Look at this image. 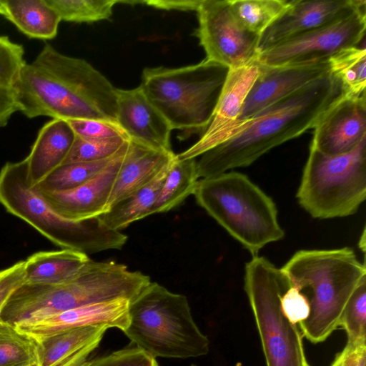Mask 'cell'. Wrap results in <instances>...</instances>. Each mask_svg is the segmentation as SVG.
<instances>
[{
    "label": "cell",
    "instance_id": "6da1fadb",
    "mask_svg": "<svg viewBox=\"0 0 366 366\" xmlns=\"http://www.w3.org/2000/svg\"><path fill=\"white\" fill-rule=\"evenodd\" d=\"M14 92L27 118L100 119L117 123V88L83 59L46 43L22 69Z\"/></svg>",
    "mask_w": 366,
    "mask_h": 366
},
{
    "label": "cell",
    "instance_id": "7a4b0ae2",
    "mask_svg": "<svg viewBox=\"0 0 366 366\" xmlns=\"http://www.w3.org/2000/svg\"><path fill=\"white\" fill-rule=\"evenodd\" d=\"M346 92L332 72L275 102L243 124L227 140L197 160L204 179L248 167L272 149L313 129L320 117Z\"/></svg>",
    "mask_w": 366,
    "mask_h": 366
},
{
    "label": "cell",
    "instance_id": "3957f363",
    "mask_svg": "<svg viewBox=\"0 0 366 366\" xmlns=\"http://www.w3.org/2000/svg\"><path fill=\"white\" fill-rule=\"evenodd\" d=\"M280 270L289 286L310 291V313L298 325L313 344L324 342L339 327L350 298L366 280L365 262L349 247L298 250Z\"/></svg>",
    "mask_w": 366,
    "mask_h": 366
},
{
    "label": "cell",
    "instance_id": "277c9868",
    "mask_svg": "<svg viewBox=\"0 0 366 366\" xmlns=\"http://www.w3.org/2000/svg\"><path fill=\"white\" fill-rule=\"evenodd\" d=\"M151 282L141 272L113 261L90 259L72 280L59 285L24 283L10 296L0 319L13 326L84 305L126 299L130 302Z\"/></svg>",
    "mask_w": 366,
    "mask_h": 366
},
{
    "label": "cell",
    "instance_id": "5b68a950",
    "mask_svg": "<svg viewBox=\"0 0 366 366\" xmlns=\"http://www.w3.org/2000/svg\"><path fill=\"white\" fill-rule=\"evenodd\" d=\"M193 195L197 203L252 256L285 236L273 199L241 172L231 170L200 179Z\"/></svg>",
    "mask_w": 366,
    "mask_h": 366
},
{
    "label": "cell",
    "instance_id": "8992f818",
    "mask_svg": "<svg viewBox=\"0 0 366 366\" xmlns=\"http://www.w3.org/2000/svg\"><path fill=\"white\" fill-rule=\"evenodd\" d=\"M0 204L12 215L62 249L87 255L120 249L128 237L106 227L99 217L72 221L57 214L36 187L26 180V162H6L0 170Z\"/></svg>",
    "mask_w": 366,
    "mask_h": 366
},
{
    "label": "cell",
    "instance_id": "52a82bcc",
    "mask_svg": "<svg viewBox=\"0 0 366 366\" xmlns=\"http://www.w3.org/2000/svg\"><path fill=\"white\" fill-rule=\"evenodd\" d=\"M124 333L153 357L187 359L207 355L209 340L195 323L186 296L150 282L129 302Z\"/></svg>",
    "mask_w": 366,
    "mask_h": 366
},
{
    "label": "cell",
    "instance_id": "ba28073f",
    "mask_svg": "<svg viewBox=\"0 0 366 366\" xmlns=\"http://www.w3.org/2000/svg\"><path fill=\"white\" fill-rule=\"evenodd\" d=\"M229 69L207 59L189 66L147 67L141 87L172 129L206 130Z\"/></svg>",
    "mask_w": 366,
    "mask_h": 366
},
{
    "label": "cell",
    "instance_id": "9c48e42d",
    "mask_svg": "<svg viewBox=\"0 0 366 366\" xmlns=\"http://www.w3.org/2000/svg\"><path fill=\"white\" fill-rule=\"evenodd\" d=\"M296 197L315 219L355 214L366 198V138L351 152L339 155L310 147Z\"/></svg>",
    "mask_w": 366,
    "mask_h": 366
},
{
    "label": "cell",
    "instance_id": "30bf717a",
    "mask_svg": "<svg viewBox=\"0 0 366 366\" xmlns=\"http://www.w3.org/2000/svg\"><path fill=\"white\" fill-rule=\"evenodd\" d=\"M289 287L280 269L256 255L244 267V290L253 313L267 366H310L302 335L282 314L280 297Z\"/></svg>",
    "mask_w": 366,
    "mask_h": 366
},
{
    "label": "cell",
    "instance_id": "8fae6325",
    "mask_svg": "<svg viewBox=\"0 0 366 366\" xmlns=\"http://www.w3.org/2000/svg\"><path fill=\"white\" fill-rule=\"evenodd\" d=\"M366 29V6L334 22L275 45L259 54L260 64L279 66L329 59L338 51L360 46Z\"/></svg>",
    "mask_w": 366,
    "mask_h": 366
},
{
    "label": "cell",
    "instance_id": "7c38bea8",
    "mask_svg": "<svg viewBox=\"0 0 366 366\" xmlns=\"http://www.w3.org/2000/svg\"><path fill=\"white\" fill-rule=\"evenodd\" d=\"M195 11V36L207 59L234 69L257 59L259 36L239 23L229 0H201Z\"/></svg>",
    "mask_w": 366,
    "mask_h": 366
},
{
    "label": "cell",
    "instance_id": "4fadbf2b",
    "mask_svg": "<svg viewBox=\"0 0 366 366\" xmlns=\"http://www.w3.org/2000/svg\"><path fill=\"white\" fill-rule=\"evenodd\" d=\"M260 71L258 59L229 69L209 124L197 142L176 154L178 159H197L233 136L244 102Z\"/></svg>",
    "mask_w": 366,
    "mask_h": 366
},
{
    "label": "cell",
    "instance_id": "5bb4252c",
    "mask_svg": "<svg viewBox=\"0 0 366 366\" xmlns=\"http://www.w3.org/2000/svg\"><path fill=\"white\" fill-rule=\"evenodd\" d=\"M330 72L329 59L279 66L261 64L260 73L244 102L233 136L257 113Z\"/></svg>",
    "mask_w": 366,
    "mask_h": 366
},
{
    "label": "cell",
    "instance_id": "9a60e30c",
    "mask_svg": "<svg viewBox=\"0 0 366 366\" xmlns=\"http://www.w3.org/2000/svg\"><path fill=\"white\" fill-rule=\"evenodd\" d=\"M310 147L327 155L353 150L366 138L365 93L345 94L320 117L313 127Z\"/></svg>",
    "mask_w": 366,
    "mask_h": 366
},
{
    "label": "cell",
    "instance_id": "2e32d148",
    "mask_svg": "<svg viewBox=\"0 0 366 366\" xmlns=\"http://www.w3.org/2000/svg\"><path fill=\"white\" fill-rule=\"evenodd\" d=\"M365 6L363 0H292L288 9L260 36L259 54L344 18Z\"/></svg>",
    "mask_w": 366,
    "mask_h": 366
},
{
    "label": "cell",
    "instance_id": "e0dca14e",
    "mask_svg": "<svg viewBox=\"0 0 366 366\" xmlns=\"http://www.w3.org/2000/svg\"><path fill=\"white\" fill-rule=\"evenodd\" d=\"M127 142L109 164L81 185L59 192H41L54 210L72 221L98 217L109 210L108 202L117 176L127 151Z\"/></svg>",
    "mask_w": 366,
    "mask_h": 366
},
{
    "label": "cell",
    "instance_id": "ac0fdd59",
    "mask_svg": "<svg viewBox=\"0 0 366 366\" xmlns=\"http://www.w3.org/2000/svg\"><path fill=\"white\" fill-rule=\"evenodd\" d=\"M117 122L129 141L152 149L172 152V129L139 86L131 89H117Z\"/></svg>",
    "mask_w": 366,
    "mask_h": 366
},
{
    "label": "cell",
    "instance_id": "d6986e66",
    "mask_svg": "<svg viewBox=\"0 0 366 366\" xmlns=\"http://www.w3.org/2000/svg\"><path fill=\"white\" fill-rule=\"evenodd\" d=\"M130 301L117 299L84 305L45 317L23 322L15 327L35 340L86 326L104 325L124 332L129 323Z\"/></svg>",
    "mask_w": 366,
    "mask_h": 366
},
{
    "label": "cell",
    "instance_id": "ffe728a7",
    "mask_svg": "<svg viewBox=\"0 0 366 366\" xmlns=\"http://www.w3.org/2000/svg\"><path fill=\"white\" fill-rule=\"evenodd\" d=\"M76 135L66 120L52 119L40 129L26 162V180L36 187L64 162Z\"/></svg>",
    "mask_w": 366,
    "mask_h": 366
},
{
    "label": "cell",
    "instance_id": "44dd1931",
    "mask_svg": "<svg viewBox=\"0 0 366 366\" xmlns=\"http://www.w3.org/2000/svg\"><path fill=\"white\" fill-rule=\"evenodd\" d=\"M173 152L152 149L129 141L108 202L115 204L150 183L175 157Z\"/></svg>",
    "mask_w": 366,
    "mask_h": 366
},
{
    "label": "cell",
    "instance_id": "7402d4cb",
    "mask_svg": "<svg viewBox=\"0 0 366 366\" xmlns=\"http://www.w3.org/2000/svg\"><path fill=\"white\" fill-rule=\"evenodd\" d=\"M109 329L104 325L76 327L36 340L39 366H79L87 360Z\"/></svg>",
    "mask_w": 366,
    "mask_h": 366
},
{
    "label": "cell",
    "instance_id": "603a6c76",
    "mask_svg": "<svg viewBox=\"0 0 366 366\" xmlns=\"http://www.w3.org/2000/svg\"><path fill=\"white\" fill-rule=\"evenodd\" d=\"M89 260L86 254L69 249L36 252L24 260V283H65L76 277Z\"/></svg>",
    "mask_w": 366,
    "mask_h": 366
},
{
    "label": "cell",
    "instance_id": "cb8c5ba5",
    "mask_svg": "<svg viewBox=\"0 0 366 366\" xmlns=\"http://www.w3.org/2000/svg\"><path fill=\"white\" fill-rule=\"evenodd\" d=\"M5 18L25 36L52 39L57 35L61 19L46 0H3Z\"/></svg>",
    "mask_w": 366,
    "mask_h": 366
},
{
    "label": "cell",
    "instance_id": "d4e9b609",
    "mask_svg": "<svg viewBox=\"0 0 366 366\" xmlns=\"http://www.w3.org/2000/svg\"><path fill=\"white\" fill-rule=\"evenodd\" d=\"M170 164L150 183L119 201L107 212L98 217L102 223L109 229L121 231L132 223L151 215Z\"/></svg>",
    "mask_w": 366,
    "mask_h": 366
},
{
    "label": "cell",
    "instance_id": "484cf974",
    "mask_svg": "<svg viewBox=\"0 0 366 366\" xmlns=\"http://www.w3.org/2000/svg\"><path fill=\"white\" fill-rule=\"evenodd\" d=\"M199 179L197 159H179L175 155L152 207V214L167 212L193 194Z\"/></svg>",
    "mask_w": 366,
    "mask_h": 366
},
{
    "label": "cell",
    "instance_id": "4316f807",
    "mask_svg": "<svg viewBox=\"0 0 366 366\" xmlns=\"http://www.w3.org/2000/svg\"><path fill=\"white\" fill-rule=\"evenodd\" d=\"M239 23L249 32L259 36L290 7L287 0H229Z\"/></svg>",
    "mask_w": 366,
    "mask_h": 366
},
{
    "label": "cell",
    "instance_id": "83f0119b",
    "mask_svg": "<svg viewBox=\"0 0 366 366\" xmlns=\"http://www.w3.org/2000/svg\"><path fill=\"white\" fill-rule=\"evenodd\" d=\"M0 366H39L37 341L1 319Z\"/></svg>",
    "mask_w": 366,
    "mask_h": 366
},
{
    "label": "cell",
    "instance_id": "f1b7e54d",
    "mask_svg": "<svg viewBox=\"0 0 366 366\" xmlns=\"http://www.w3.org/2000/svg\"><path fill=\"white\" fill-rule=\"evenodd\" d=\"M331 72L342 83L347 94L365 93L366 50L365 46L342 49L329 59Z\"/></svg>",
    "mask_w": 366,
    "mask_h": 366
},
{
    "label": "cell",
    "instance_id": "f546056e",
    "mask_svg": "<svg viewBox=\"0 0 366 366\" xmlns=\"http://www.w3.org/2000/svg\"><path fill=\"white\" fill-rule=\"evenodd\" d=\"M114 156L99 161L62 164L36 187L42 192H59L74 189L99 174Z\"/></svg>",
    "mask_w": 366,
    "mask_h": 366
},
{
    "label": "cell",
    "instance_id": "4dcf8cb0",
    "mask_svg": "<svg viewBox=\"0 0 366 366\" xmlns=\"http://www.w3.org/2000/svg\"><path fill=\"white\" fill-rule=\"evenodd\" d=\"M61 21L92 23L109 19L119 0H46Z\"/></svg>",
    "mask_w": 366,
    "mask_h": 366
},
{
    "label": "cell",
    "instance_id": "1f68e13d",
    "mask_svg": "<svg viewBox=\"0 0 366 366\" xmlns=\"http://www.w3.org/2000/svg\"><path fill=\"white\" fill-rule=\"evenodd\" d=\"M339 326L345 330L347 342L366 343V280L357 287L350 298Z\"/></svg>",
    "mask_w": 366,
    "mask_h": 366
},
{
    "label": "cell",
    "instance_id": "d6a6232c",
    "mask_svg": "<svg viewBox=\"0 0 366 366\" xmlns=\"http://www.w3.org/2000/svg\"><path fill=\"white\" fill-rule=\"evenodd\" d=\"M129 140L123 138L86 139L75 137L63 164L104 160L114 156Z\"/></svg>",
    "mask_w": 366,
    "mask_h": 366
},
{
    "label": "cell",
    "instance_id": "836d02e7",
    "mask_svg": "<svg viewBox=\"0 0 366 366\" xmlns=\"http://www.w3.org/2000/svg\"><path fill=\"white\" fill-rule=\"evenodd\" d=\"M26 64L24 46L0 36V87L14 91Z\"/></svg>",
    "mask_w": 366,
    "mask_h": 366
},
{
    "label": "cell",
    "instance_id": "e575fe53",
    "mask_svg": "<svg viewBox=\"0 0 366 366\" xmlns=\"http://www.w3.org/2000/svg\"><path fill=\"white\" fill-rule=\"evenodd\" d=\"M79 366H159L156 358L136 347L124 348L107 355L86 360Z\"/></svg>",
    "mask_w": 366,
    "mask_h": 366
},
{
    "label": "cell",
    "instance_id": "d590c367",
    "mask_svg": "<svg viewBox=\"0 0 366 366\" xmlns=\"http://www.w3.org/2000/svg\"><path fill=\"white\" fill-rule=\"evenodd\" d=\"M75 135L86 139H109L128 137L117 123L100 119L68 120Z\"/></svg>",
    "mask_w": 366,
    "mask_h": 366
},
{
    "label": "cell",
    "instance_id": "8d00e7d4",
    "mask_svg": "<svg viewBox=\"0 0 366 366\" xmlns=\"http://www.w3.org/2000/svg\"><path fill=\"white\" fill-rule=\"evenodd\" d=\"M280 307L287 320L296 325L306 320L310 313L308 296L295 286H289L282 295Z\"/></svg>",
    "mask_w": 366,
    "mask_h": 366
},
{
    "label": "cell",
    "instance_id": "74e56055",
    "mask_svg": "<svg viewBox=\"0 0 366 366\" xmlns=\"http://www.w3.org/2000/svg\"><path fill=\"white\" fill-rule=\"evenodd\" d=\"M24 282V260L0 270V313L10 296Z\"/></svg>",
    "mask_w": 366,
    "mask_h": 366
},
{
    "label": "cell",
    "instance_id": "f35d334b",
    "mask_svg": "<svg viewBox=\"0 0 366 366\" xmlns=\"http://www.w3.org/2000/svg\"><path fill=\"white\" fill-rule=\"evenodd\" d=\"M201 0H149L140 1V4H147L153 8L164 10H177L182 11H196Z\"/></svg>",
    "mask_w": 366,
    "mask_h": 366
},
{
    "label": "cell",
    "instance_id": "ab89813d",
    "mask_svg": "<svg viewBox=\"0 0 366 366\" xmlns=\"http://www.w3.org/2000/svg\"><path fill=\"white\" fill-rule=\"evenodd\" d=\"M18 109L14 91L0 87V127H6Z\"/></svg>",
    "mask_w": 366,
    "mask_h": 366
},
{
    "label": "cell",
    "instance_id": "60d3db41",
    "mask_svg": "<svg viewBox=\"0 0 366 366\" xmlns=\"http://www.w3.org/2000/svg\"><path fill=\"white\" fill-rule=\"evenodd\" d=\"M366 343L355 345L347 342L345 347L338 352L330 366H356L358 353Z\"/></svg>",
    "mask_w": 366,
    "mask_h": 366
},
{
    "label": "cell",
    "instance_id": "b9f144b4",
    "mask_svg": "<svg viewBox=\"0 0 366 366\" xmlns=\"http://www.w3.org/2000/svg\"><path fill=\"white\" fill-rule=\"evenodd\" d=\"M356 366H366V346H363L357 356Z\"/></svg>",
    "mask_w": 366,
    "mask_h": 366
},
{
    "label": "cell",
    "instance_id": "7bdbcfd3",
    "mask_svg": "<svg viewBox=\"0 0 366 366\" xmlns=\"http://www.w3.org/2000/svg\"><path fill=\"white\" fill-rule=\"evenodd\" d=\"M359 247L360 249L362 250V252L365 253V229H364L362 236L360 237V241H359Z\"/></svg>",
    "mask_w": 366,
    "mask_h": 366
},
{
    "label": "cell",
    "instance_id": "ee69618b",
    "mask_svg": "<svg viewBox=\"0 0 366 366\" xmlns=\"http://www.w3.org/2000/svg\"><path fill=\"white\" fill-rule=\"evenodd\" d=\"M0 14L2 15L3 16H5L6 15V10L3 0H0Z\"/></svg>",
    "mask_w": 366,
    "mask_h": 366
}]
</instances>
